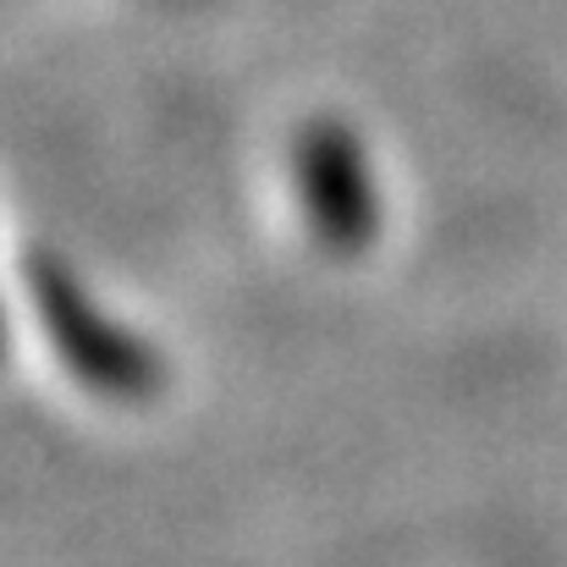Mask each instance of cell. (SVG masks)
<instances>
[{
  "instance_id": "obj_1",
  "label": "cell",
  "mask_w": 567,
  "mask_h": 567,
  "mask_svg": "<svg viewBox=\"0 0 567 567\" xmlns=\"http://www.w3.org/2000/svg\"><path fill=\"white\" fill-rule=\"evenodd\" d=\"M28 292H33L39 331L50 337V353L61 359V370L78 380L89 396L138 408V402H155L166 391V359L155 353V342H144L138 331L116 326L78 287V276L55 254H33L28 259Z\"/></svg>"
},
{
  "instance_id": "obj_2",
  "label": "cell",
  "mask_w": 567,
  "mask_h": 567,
  "mask_svg": "<svg viewBox=\"0 0 567 567\" xmlns=\"http://www.w3.org/2000/svg\"><path fill=\"white\" fill-rule=\"evenodd\" d=\"M292 183L309 231L331 254H364L380 231V193L364 144L342 122H315L292 144Z\"/></svg>"
}]
</instances>
